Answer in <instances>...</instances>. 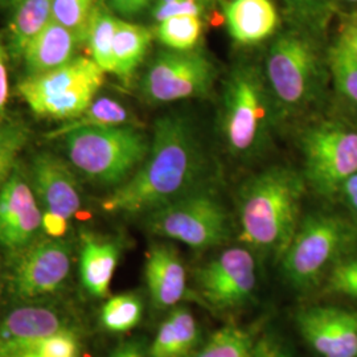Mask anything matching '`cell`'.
I'll list each match as a JSON object with an SVG mask.
<instances>
[{"label":"cell","instance_id":"52a82bcc","mask_svg":"<svg viewBox=\"0 0 357 357\" xmlns=\"http://www.w3.org/2000/svg\"><path fill=\"white\" fill-rule=\"evenodd\" d=\"M73 248L65 238L38 237L7 257L3 290L13 303L63 298L72 275Z\"/></svg>","mask_w":357,"mask_h":357},{"label":"cell","instance_id":"8fae6325","mask_svg":"<svg viewBox=\"0 0 357 357\" xmlns=\"http://www.w3.org/2000/svg\"><path fill=\"white\" fill-rule=\"evenodd\" d=\"M216 77V66L202 52H160L142 78L141 91L150 103L176 102L205 97Z\"/></svg>","mask_w":357,"mask_h":357},{"label":"cell","instance_id":"7a4b0ae2","mask_svg":"<svg viewBox=\"0 0 357 357\" xmlns=\"http://www.w3.org/2000/svg\"><path fill=\"white\" fill-rule=\"evenodd\" d=\"M307 183L293 167L271 166L248 178L238 192L240 240L281 261L301 224Z\"/></svg>","mask_w":357,"mask_h":357},{"label":"cell","instance_id":"ac0fdd59","mask_svg":"<svg viewBox=\"0 0 357 357\" xmlns=\"http://www.w3.org/2000/svg\"><path fill=\"white\" fill-rule=\"evenodd\" d=\"M121 252V243L115 238L89 231L81 234L78 277L91 298L102 299L109 295Z\"/></svg>","mask_w":357,"mask_h":357},{"label":"cell","instance_id":"8992f818","mask_svg":"<svg viewBox=\"0 0 357 357\" xmlns=\"http://www.w3.org/2000/svg\"><path fill=\"white\" fill-rule=\"evenodd\" d=\"M69 162L103 185L123 184L146 159L150 139L134 125L79 128L64 137Z\"/></svg>","mask_w":357,"mask_h":357},{"label":"cell","instance_id":"ab89813d","mask_svg":"<svg viewBox=\"0 0 357 357\" xmlns=\"http://www.w3.org/2000/svg\"><path fill=\"white\" fill-rule=\"evenodd\" d=\"M345 43V45L351 50L357 59V22L345 26L344 31L339 36Z\"/></svg>","mask_w":357,"mask_h":357},{"label":"cell","instance_id":"6da1fadb","mask_svg":"<svg viewBox=\"0 0 357 357\" xmlns=\"http://www.w3.org/2000/svg\"><path fill=\"white\" fill-rule=\"evenodd\" d=\"M206 159L191 118L167 114L156 119L146 159L102 202L107 213L141 215L200 188Z\"/></svg>","mask_w":357,"mask_h":357},{"label":"cell","instance_id":"9c48e42d","mask_svg":"<svg viewBox=\"0 0 357 357\" xmlns=\"http://www.w3.org/2000/svg\"><path fill=\"white\" fill-rule=\"evenodd\" d=\"M146 227L155 236L184 243L195 250L221 246L229 240L225 205L213 192L197 188L147 213Z\"/></svg>","mask_w":357,"mask_h":357},{"label":"cell","instance_id":"1f68e13d","mask_svg":"<svg viewBox=\"0 0 357 357\" xmlns=\"http://www.w3.org/2000/svg\"><path fill=\"white\" fill-rule=\"evenodd\" d=\"M324 283L326 293L357 299V255L340 259L330 270Z\"/></svg>","mask_w":357,"mask_h":357},{"label":"cell","instance_id":"f1b7e54d","mask_svg":"<svg viewBox=\"0 0 357 357\" xmlns=\"http://www.w3.org/2000/svg\"><path fill=\"white\" fill-rule=\"evenodd\" d=\"M327 66L339 96L357 106V59L340 38L327 52Z\"/></svg>","mask_w":357,"mask_h":357},{"label":"cell","instance_id":"83f0119b","mask_svg":"<svg viewBox=\"0 0 357 357\" xmlns=\"http://www.w3.org/2000/svg\"><path fill=\"white\" fill-rule=\"evenodd\" d=\"M200 16L178 15L156 23L155 36L171 51H193L203 33Z\"/></svg>","mask_w":357,"mask_h":357},{"label":"cell","instance_id":"603a6c76","mask_svg":"<svg viewBox=\"0 0 357 357\" xmlns=\"http://www.w3.org/2000/svg\"><path fill=\"white\" fill-rule=\"evenodd\" d=\"M53 0H16L8 26L10 51L23 56L29 41L47 26L53 16Z\"/></svg>","mask_w":357,"mask_h":357},{"label":"cell","instance_id":"74e56055","mask_svg":"<svg viewBox=\"0 0 357 357\" xmlns=\"http://www.w3.org/2000/svg\"><path fill=\"white\" fill-rule=\"evenodd\" d=\"M107 357H149V354L139 342L128 340L116 345Z\"/></svg>","mask_w":357,"mask_h":357},{"label":"cell","instance_id":"d590c367","mask_svg":"<svg viewBox=\"0 0 357 357\" xmlns=\"http://www.w3.org/2000/svg\"><path fill=\"white\" fill-rule=\"evenodd\" d=\"M8 93H10V85H8L7 50L3 43V38H0V125H3V121L6 118Z\"/></svg>","mask_w":357,"mask_h":357},{"label":"cell","instance_id":"4fadbf2b","mask_svg":"<svg viewBox=\"0 0 357 357\" xmlns=\"http://www.w3.org/2000/svg\"><path fill=\"white\" fill-rule=\"evenodd\" d=\"M82 327L63 298L13 303L0 317V357H10L26 345L54 332Z\"/></svg>","mask_w":357,"mask_h":357},{"label":"cell","instance_id":"7402d4cb","mask_svg":"<svg viewBox=\"0 0 357 357\" xmlns=\"http://www.w3.org/2000/svg\"><path fill=\"white\" fill-rule=\"evenodd\" d=\"M151 41L153 32L150 29L118 19L113 45V75L128 81L144 60Z\"/></svg>","mask_w":357,"mask_h":357},{"label":"cell","instance_id":"484cf974","mask_svg":"<svg viewBox=\"0 0 357 357\" xmlns=\"http://www.w3.org/2000/svg\"><path fill=\"white\" fill-rule=\"evenodd\" d=\"M144 303L138 293H122L110 296L100 311V323L106 331L126 333L139 326Z\"/></svg>","mask_w":357,"mask_h":357},{"label":"cell","instance_id":"30bf717a","mask_svg":"<svg viewBox=\"0 0 357 357\" xmlns=\"http://www.w3.org/2000/svg\"><path fill=\"white\" fill-rule=\"evenodd\" d=\"M303 176L320 196L340 193L357 171V131L337 122H320L301 137Z\"/></svg>","mask_w":357,"mask_h":357},{"label":"cell","instance_id":"ee69618b","mask_svg":"<svg viewBox=\"0 0 357 357\" xmlns=\"http://www.w3.org/2000/svg\"><path fill=\"white\" fill-rule=\"evenodd\" d=\"M348 1H357V0H348Z\"/></svg>","mask_w":357,"mask_h":357},{"label":"cell","instance_id":"8d00e7d4","mask_svg":"<svg viewBox=\"0 0 357 357\" xmlns=\"http://www.w3.org/2000/svg\"><path fill=\"white\" fill-rule=\"evenodd\" d=\"M151 3H153V0H107V6L115 13L125 17H132L139 15Z\"/></svg>","mask_w":357,"mask_h":357},{"label":"cell","instance_id":"f546056e","mask_svg":"<svg viewBox=\"0 0 357 357\" xmlns=\"http://www.w3.org/2000/svg\"><path fill=\"white\" fill-rule=\"evenodd\" d=\"M96 8V0H53L52 16L53 20L75 32L82 43L88 36Z\"/></svg>","mask_w":357,"mask_h":357},{"label":"cell","instance_id":"f6af8a7d","mask_svg":"<svg viewBox=\"0 0 357 357\" xmlns=\"http://www.w3.org/2000/svg\"><path fill=\"white\" fill-rule=\"evenodd\" d=\"M0 1H6V0H0Z\"/></svg>","mask_w":357,"mask_h":357},{"label":"cell","instance_id":"cb8c5ba5","mask_svg":"<svg viewBox=\"0 0 357 357\" xmlns=\"http://www.w3.org/2000/svg\"><path fill=\"white\" fill-rule=\"evenodd\" d=\"M132 125L131 114L121 102L110 97H101L90 103L89 107L73 119L65 121L61 126L50 131L47 138H64L66 134L79 128H114Z\"/></svg>","mask_w":357,"mask_h":357},{"label":"cell","instance_id":"b9f144b4","mask_svg":"<svg viewBox=\"0 0 357 357\" xmlns=\"http://www.w3.org/2000/svg\"><path fill=\"white\" fill-rule=\"evenodd\" d=\"M3 278H4V268H1L0 265V291L3 289Z\"/></svg>","mask_w":357,"mask_h":357},{"label":"cell","instance_id":"277c9868","mask_svg":"<svg viewBox=\"0 0 357 357\" xmlns=\"http://www.w3.org/2000/svg\"><path fill=\"white\" fill-rule=\"evenodd\" d=\"M327 57L307 28L283 32L268 48L264 75L280 116L299 115L319 100Z\"/></svg>","mask_w":357,"mask_h":357},{"label":"cell","instance_id":"44dd1931","mask_svg":"<svg viewBox=\"0 0 357 357\" xmlns=\"http://www.w3.org/2000/svg\"><path fill=\"white\" fill-rule=\"evenodd\" d=\"M200 345L202 333L191 310L176 306L159 326L147 354L149 357H191Z\"/></svg>","mask_w":357,"mask_h":357},{"label":"cell","instance_id":"5bb4252c","mask_svg":"<svg viewBox=\"0 0 357 357\" xmlns=\"http://www.w3.org/2000/svg\"><path fill=\"white\" fill-rule=\"evenodd\" d=\"M43 208L24 169L16 165L0 191V249L15 255L43 236Z\"/></svg>","mask_w":357,"mask_h":357},{"label":"cell","instance_id":"3957f363","mask_svg":"<svg viewBox=\"0 0 357 357\" xmlns=\"http://www.w3.org/2000/svg\"><path fill=\"white\" fill-rule=\"evenodd\" d=\"M280 116L264 69L243 63L231 69L225 81L221 132L234 158L248 160L264 153Z\"/></svg>","mask_w":357,"mask_h":357},{"label":"cell","instance_id":"f35d334b","mask_svg":"<svg viewBox=\"0 0 357 357\" xmlns=\"http://www.w3.org/2000/svg\"><path fill=\"white\" fill-rule=\"evenodd\" d=\"M340 195L344 200L345 204L349 208V211L357 218V171L347 180Z\"/></svg>","mask_w":357,"mask_h":357},{"label":"cell","instance_id":"2e32d148","mask_svg":"<svg viewBox=\"0 0 357 357\" xmlns=\"http://www.w3.org/2000/svg\"><path fill=\"white\" fill-rule=\"evenodd\" d=\"M29 180L43 211L60 215L68 220L81 209V192L69 166L59 156L40 153L33 158Z\"/></svg>","mask_w":357,"mask_h":357},{"label":"cell","instance_id":"4316f807","mask_svg":"<svg viewBox=\"0 0 357 357\" xmlns=\"http://www.w3.org/2000/svg\"><path fill=\"white\" fill-rule=\"evenodd\" d=\"M118 24V17L101 7H97L90 22L86 41L89 45L90 56L102 69L105 73H114V45L115 29Z\"/></svg>","mask_w":357,"mask_h":357},{"label":"cell","instance_id":"7c38bea8","mask_svg":"<svg viewBox=\"0 0 357 357\" xmlns=\"http://www.w3.org/2000/svg\"><path fill=\"white\" fill-rule=\"evenodd\" d=\"M197 293L217 311L246 306L255 296L257 264L246 246L228 248L195 271Z\"/></svg>","mask_w":357,"mask_h":357},{"label":"cell","instance_id":"4dcf8cb0","mask_svg":"<svg viewBox=\"0 0 357 357\" xmlns=\"http://www.w3.org/2000/svg\"><path fill=\"white\" fill-rule=\"evenodd\" d=\"M28 141V130L20 123L0 125V191L17 165Z\"/></svg>","mask_w":357,"mask_h":357},{"label":"cell","instance_id":"e0dca14e","mask_svg":"<svg viewBox=\"0 0 357 357\" xmlns=\"http://www.w3.org/2000/svg\"><path fill=\"white\" fill-rule=\"evenodd\" d=\"M144 280L156 310H169L185 299L187 271L178 250L167 243H153L144 264Z\"/></svg>","mask_w":357,"mask_h":357},{"label":"cell","instance_id":"9a60e30c","mask_svg":"<svg viewBox=\"0 0 357 357\" xmlns=\"http://www.w3.org/2000/svg\"><path fill=\"white\" fill-rule=\"evenodd\" d=\"M303 340L321 357H357V311L310 306L295 315Z\"/></svg>","mask_w":357,"mask_h":357},{"label":"cell","instance_id":"ba28073f","mask_svg":"<svg viewBox=\"0 0 357 357\" xmlns=\"http://www.w3.org/2000/svg\"><path fill=\"white\" fill-rule=\"evenodd\" d=\"M103 81L105 72L97 63L79 56L51 72L26 77L17 93L33 114L65 122L89 107Z\"/></svg>","mask_w":357,"mask_h":357},{"label":"cell","instance_id":"d6a6232c","mask_svg":"<svg viewBox=\"0 0 357 357\" xmlns=\"http://www.w3.org/2000/svg\"><path fill=\"white\" fill-rule=\"evenodd\" d=\"M298 26L314 28L319 26L330 13L332 0H280Z\"/></svg>","mask_w":357,"mask_h":357},{"label":"cell","instance_id":"60d3db41","mask_svg":"<svg viewBox=\"0 0 357 357\" xmlns=\"http://www.w3.org/2000/svg\"><path fill=\"white\" fill-rule=\"evenodd\" d=\"M10 357H48L45 356V355H43V354H40L38 351H36L35 348H32V347H24V348H22L20 351H17V352H15L13 355H11Z\"/></svg>","mask_w":357,"mask_h":357},{"label":"cell","instance_id":"d6986e66","mask_svg":"<svg viewBox=\"0 0 357 357\" xmlns=\"http://www.w3.org/2000/svg\"><path fill=\"white\" fill-rule=\"evenodd\" d=\"M230 38L241 45H255L274 35L280 24L273 0H230L224 10Z\"/></svg>","mask_w":357,"mask_h":357},{"label":"cell","instance_id":"5b68a950","mask_svg":"<svg viewBox=\"0 0 357 357\" xmlns=\"http://www.w3.org/2000/svg\"><path fill=\"white\" fill-rule=\"evenodd\" d=\"M357 241V228L349 220L330 212H314L301 220L281 258L282 274L298 291H308L326 280Z\"/></svg>","mask_w":357,"mask_h":357},{"label":"cell","instance_id":"e575fe53","mask_svg":"<svg viewBox=\"0 0 357 357\" xmlns=\"http://www.w3.org/2000/svg\"><path fill=\"white\" fill-rule=\"evenodd\" d=\"M43 234L52 238H65L69 229V220L65 217L43 211Z\"/></svg>","mask_w":357,"mask_h":357},{"label":"cell","instance_id":"836d02e7","mask_svg":"<svg viewBox=\"0 0 357 357\" xmlns=\"http://www.w3.org/2000/svg\"><path fill=\"white\" fill-rule=\"evenodd\" d=\"M209 0H153V19L159 23L178 15L204 16Z\"/></svg>","mask_w":357,"mask_h":357},{"label":"cell","instance_id":"7bdbcfd3","mask_svg":"<svg viewBox=\"0 0 357 357\" xmlns=\"http://www.w3.org/2000/svg\"><path fill=\"white\" fill-rule=\"evenodd\" d=\"M209 1H211V4H212V3H215V1H216V0H209Z\"/></svg>","mask_w":357,"mask_h":357},{"label":"cell","instance_id":"ffe728a7","mask_svg":"<svg viewBox=\"0 0 357 357\" xmlns=\"http://www.w3.org/2000/svg\"><path fill=\"white\" fill-rule=\"evenodd\" d=\"M81 40L69 28L52 19L23 52L28 76L43 75L68 64L75 59Z\"/></svg>","mask_w":357,"mask_h":357},{"label":"cell","instance_id":"d4e9b609","mask_svg":"<svg viewBox=\"0 0 357 357\" xmlns=\"http://www.w3.org/2000/svg\"><path fill=\"white\" fill-rule=\"evenodd\" d=\"M191 357H268L255 335L238 326L217 330Z\"/></svg>","mask_w":357,"mask_h":357}]
</instances>
